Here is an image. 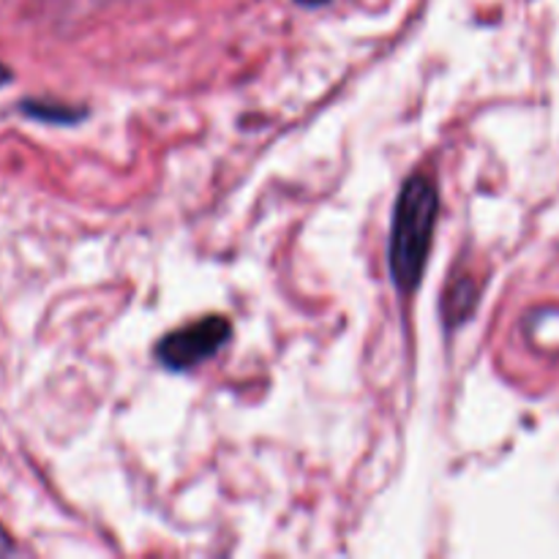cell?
<instances>
[{"label":"cell","mask_w":559,"mask_h":559,"mask_svg":"<svg viewBox=\"0 0 559 559\" xmlns=\"http://www.w3.org/2000/svg\"><path fill=\"white\" fill-rule=\"evenodd\" d=\"M437 216H440V189L429 175L418 173L404 180L393 211L388 265L399 293H413L424 278L431 254Z\"/></svg>","instance_id":"1"},{"label":"cell","mask_w":559,"mask_h":559,"mask_svg":"<svg viewBox=\"0 0 559 559\" xmlns=\"http://www.w3.org/2000/svg\"><path fill=\"white\" fill-rule=\"evenodd\" d=\"M229 338H233V325H229L227 317L213 314L167 333L156 344V358L164 369L189 371L213 358Z\"/></svg>","instance_id":"2"},{"label":"cell","mask_w":559,"mask_h":559,"mask_svg":"<svg viewBox=\"0 0 559 559\" xmlns=\"http://www.w3.org/2000/svg\"><path fill=\"white\" fill-rule=\"evenodd\" d=\"M475 304H478L475 284L469 282V278H459V282H453L445 293L448 325H462V322L475 311Z\"/></svg>","instance_id":"3"},{"label":"cell","mask_w":559,"mask_h":559,"mask_svg":"<svg viewBox=\"0 0 559 559\" xmlns=\"http://www.w3.org/2000/svg\"><path fill=\"white\" fill-rule=\"evenodd\" d=\"M22 112L33 120H44V123H63L71 126L76 120L85 118V109H74V107H66L60 102H49V98H25L22 102Z\"/></svg>","instance_id":"4"},{"label":"cell","mask_w":559,"mask_h":559,"mask_svg":"<svg viewBox=\"0 0 559 559\" xmlns=\"http://www.w3.org/2000/svg\"><path fill=\"white\" fill-rule=\"evenodd\" d=\"M11 76H14V74H11V69H9V66H3V63H0V87H5V85H9V82H11Z\"/></svg>","instance_id":"5"},{"label":"cell","mask_w":559,"mask_h":559,"mask_svg":"<svg viewBox=\"0 0 559 559\" xmlns=\"http://www.w3.org/2000/svg\"><path fill=\"white\" fill-rule=\"evenodd\" d=\"M5 551H11V540H9V535L0 530V555H5Z\"/></svg>","instance_id":"6"},{"label":"cell","mask_w":559,"mask_h":559,"mask_svg":"<svg viewBox=\"0 0 559 559\" xmlns=\"http://www.w3.org/2000/svg\"><path fill=\"white\" fill-rule=\"evenodd\" d=\"M295 3L311 5V9H317V5H325V3H331V0H295Z\"/></svg>","instance_id":"7"}]
</instances>
